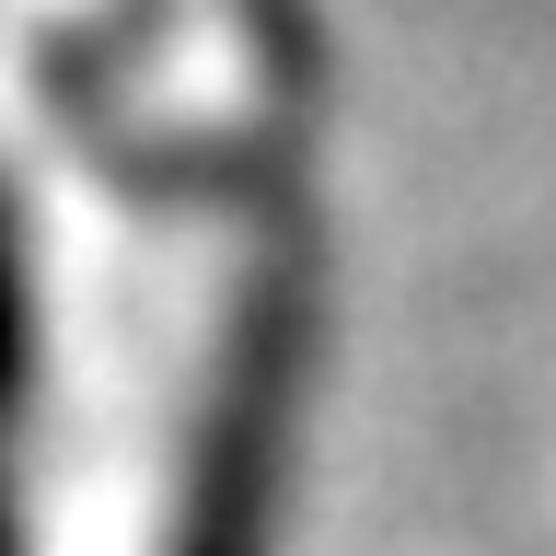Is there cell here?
<instances>
[{
    "instance_id": "cell-1",
    "label": "cell",
    "mask_w": 556,
    "mask_h": 556,
    "mask_svg": "<svg viewBox=\"0 0 556 556\" xmlns=\"http://www.w3.org/2000/svg\"><path fill=\"white\" fill-rule=\"evenodd\" d=\"M302 406H313V302L290 267H255L220 313L198 406L174 429V486L151 556H278L302 486Z\"/></svg>"
},
{
    "instance_id": "cell-2",
    "label": "cell",
    "mask_w": 556,
    "mask_h": 556,
    "mask_svg": "<svg viewBox=\"0 0 556 556\" xmlns=\"http://www.w3.org/2000/svg\"><path fill=\"white\" fill-rule=\"evenodd\" d=\"M35 255L0 186V556H35Z\"/></svg>"
}]
</instances>
